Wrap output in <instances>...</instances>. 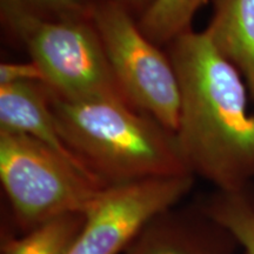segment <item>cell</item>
<instances>
[{"instance_id": "6da1fadb", "label": "cell", "mask_w": 254, "mask_h": 254, "mask_svg": "<svg viewBox=\"0 0 254 254\" xmlns=\"http://www.w3.org/2000/svg\"><path fill=\"white\" fill-rule=\"evenodd\" d=\"M180 87L176 138L187 170L217 190L254 179V112L243 75L205 31L190 30L168 45Z\"/></svg>"}, {"instance_id": "7a4b0ae2", "label": "cell", "mask_w": 254, "mask_h": 254, "mask_svg": "<svg viewBox=\"0 0 254 254\" xmlns=\"http://www.w3.org/2000/svg\"><path fill=\"white\" fill-rule=\"evenodd\" d=\"M50 95L64 142L104 186L190 174L176 133L131 104Z\"/></svg>"}, {"instance_id": "3957f363", "label": "cell", "mask_w": 254, "mask_h": 254, "mask_svg": "<svg viewBox=\"0 0 254 254\" xmlns=\"http://www.w3.org/2000/svg\"><path fill=\"white\" fill-rule=\"evenodd\" d=\"M0 182L24 234L62 215L85 213L106 186L43 142L0 131Z\"/></svg>"}, {"instance_id": "277c9868", "label": "cell", "mask_w": 254, "mask_h": 254, "mask_svg": "<svg viewBox=\"0 0 254 254\" xmlns=\"http://www.w3.org/2000/svg\"><path fill=\"white\" fill-rule=\"evenodd\" d=\"M1 15L39 66L52 93L67 100L128 103L91 19L56 20L7 6H1Z\"/></svg>"}, {"instance_id": "5b68a950", "label": "cell", "mask_w": 254, "mask_h": 254, "mask_svg": "<svg viewBox=\"0 0 254 254\" xmlns=\"http://www.w3.org/2000/svg\"><path fill=\"white\" fill-rule=\"evenodd\" d=\"M91 20L128 103L176 133L180 87L170 57L148 39L117 0H97Z\"/></svg>"}, {"instance_id": "8992f818", "label": "cell", "mask_w": 254, "mask_h": 254, "mask_svg": "<svg viewBox=\"0 0 254 254\" xmlns=\"http://www.w3.org/2000/svg\"><path fill=\"white\" fill-rule=\"evenodd\" d=\"M194 178L180 174L106 186L85 212L67 254L125 253L154 218L182 201Z\"/></svg>"}, {"instance_id": "52a82bcc", "label": "cell", "mask_w": 254, "mask_h": 254, "mask_svg": "<svg viewBox=\"0 0 254 254\" xmlns=\"http://www.w3.org/2000/svg\"><path fill=\"white\" fill-rule=\"evenodd\" d=\"M237 241L201 207L154 218L124 254H234Z\"/></svg>"}, {"instance_id": "ba28073f", "label": "cell", "mask_w": 254, "mask_h": 254, "mask_svg": "<svg viewBox=\"0 0 254 254\" xmlns=\"http://www.w3.org/2000/svg\"><path fill=\"white\" fill-rule=\"evenodd\" d=\"M0 131L31 136L88 172L68 150L60 135L46 85H0Z\"/></svg>"}, {"instance_id": "9c48e42d", "label": "cell", "mask_w": 254, "mask_h": 254, "mask_svg": "<svg viewBox=\"0 0 254 254\" xmlns=\"http://www.w3.org/2000/svg\"><path fill=\"white\" fill-rule=\"evenodd\" d=\"M206 34L246 82L254 101V0H214Z\"/></svg>"}, {"instance_id": "30bf717a", "label": "cell", "mask_w": 254, "mask_h": 254, "mask_svg": "<svg viewBox=\"0 0 254 254\" xmlns=\"http://www.w3.org/2000/svg\"><path fill=\"white\" fill-rule=\"evenodd\" d=\"M201 206L237 241L245 254H254V189L252 184L237 190H217Z\"/></svg>"}, {"instance_id": "8fae6325", "label": "cell", "mask_w": 254, "mask_h": 254, "mask_svg": "<svg viewBox=\"0 0 254 254\" xmlns=\"http://www.w3.org/2000/svg\"><path fill=\"white\" fill-rule=\"evenodd\" d=\"M85 213H71L49 220L2 244L1 254H67L77 240Z\"/></svg>"}, {"instance_id": "7c38bea8", "label": "cell", "mask_w": 254, "mask_h": 254, "mask_svg": "<svg viewBox=\"0 0 254 254\" xmlns=\"http://www.w3.org/2000/svg\"><path fill=\"white\" fill-rule=\"evenodd\" d=\"M208 0H153L139 17L142 33L155 45H170L178 37L192 30L193 18Z\"/></svg>"}, {"instance_id": "4fadbf2b", "label": "cell", "mask_w": 254, "mask_h": 254, "mask_svg": "<svg viewBox=\"0 0 254 254\" xmlns=\"http://www.w3.org/2000/svg\"><path fill=\"white\" fill-rule=\"evenodd\" d=\"M97 0H1V6L56 20L91 19Z\"/></svg>"}, {"instance_id": "5bb4252c", "label": "cell", "mask_w": 254, "mask_h": 254, "mask_svg": "<svg viewBox=\"0 0 254 254\" xmlns=\"http://www.w3.org/2000/svg\"><path fill=\"white\" fill-rule=\"evenodd\" d=\"M45 84V77L36 63H1L0 85Z\"/></svg>"}, {"instance_id": "9a60e30c", "label": "cell", "mask_w": 254, "mask_h": 254, "mask_svg": "<svg viewBox=\"0 0 254 254\" xmlns=\"http://www.w3.org/2000/svg\"><path fill=\"white\" fill-rule=\"evenodd\" d=\"M124 7L128 9L133 15L138 14L139 17L150 7L153 0H117Z\"/></svg>"}]
</instances>
